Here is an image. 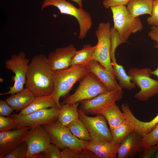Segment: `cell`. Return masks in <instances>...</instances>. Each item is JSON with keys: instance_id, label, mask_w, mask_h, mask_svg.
Wrapping results in <instances>:
<instances>
[{"instance_id": "e575fe53", "label": "cell", "mask_w": 158, "mask_h": 158, "mask_svg": "<svg viewBox=\"0 0 158 158\" xmlns=\"http://www.w3.org/2000/svg\"><path fill=\"white\" fill-rule=\"evenodd\" d=\"M147 22L152 26H158V0H153L151 14L147 18Z\"/></svg>"}, {"instance_id": "3957f363", "label": "cell", "mask_w": 158, "mask_h": 158, "mask_svg": "<svg viewBox=\"0 0 158 158\" xmlns=\"http://www.w3.org/2000/svg\"><path fill=\"white\" fill-rule=\"evenodd\" d=\"M109 91L100 80L93 73L89 71L80 80L79 85L75 92L68 96L60 104L61 105L80 102Z\"/></svg>"}, {"instance_id": "7bdbcfd3", "label": "cell", "mask_w": 158, "mask_h": 158, "mask_svg": "<svg viewBox=\"0 0 158 158\" xmlns=\"http://www.w3.org/2000/svg\"><path fill=\"white\" fill-rule=\"evenodd\" d=\"M157 27L158 28V26Z\"/></svg>"}, {"instance_id": "44dd1931", "label": "cell", "mask_w": 158, "mask_h": 158, "mask_svg": "<svg viewBox=\"0 0 158 158\" xmlns=\"http://www.w3.org/2000/svg\"><path fill=\"white\" fill-rule=\"evenodd\" d=\"M101 114L106 118L109 125L110 130L117 127L126 119L123 112L116 103L103 109L96 111L95 114Z\"/></svg>"}, {"instance_id": "52a82bcc", "label": "cell", "mask_w": 158, "mask_h": 158, "mask_svg": "<svg viewBox=\"0 0 158 158\" xmlns=\"http://www.w3.org/2000/svg\"><path fill=\"white\" fill-rule=\"evenodd\" d=\"M151 69L148 68L133 67L128 71L132 82L140 89L135 98L139 101H146L158 94V80L151 77Z\"/></svg>"}, {"instance_id": "83f0119b", "label": "cell", "mask_w": 158, "mask_h": 158, "mask_svg": "<svg viewBox=\"0 0 158 158\" xmlns=\"http://www.w3.org/2000/svg\"><path fill=\"white\" fill-rule=\"evenodd\" d=\"M66 126L73 135L80 140L87 142L92 140L86 127L79 118Z\"/></svg>"}, {"instance_id": "484cf974", "label": "cell", "mask_w": 158, "mask_h": 158, "mask_svg": "<svg viewBox=\"0 0 158 158\" xmlns=\"http://www.w3.org/2000/svg\"><path fill=\"white\" fill-rule=\"evenodd\" d=\"M96 46L90 44L84 45L80 50L76 51L71 63V66L87 64L93 59Z\"/></svg>"}, {"instance_id": "8fae6325", "label": "cell", "mask_w": 158, "mask_h": 158, "mask_svg": "<svg viewBox=\"0 0 158 158\" xmlns=\"http://www.w3.org/2000/svg\"><path fill=\"white\" fill-rule=\"evenodd\" d=\"M79 118L86 127L92 140L97 141L110 142L112 138L105 117L101 114L95 117L88 116L78 109Z\"/></svg>"}, {"instance_id": "ffe728a7", "label": "cell", "mask_w": 158, "mask_h": 158, "mask_svg": "<svg viewBox=\"0 0 158 158\" xmlns=\"http://www.w3.org/2000/svg\"><path fill=\"white\" fill-rule=\"evenodd\" d=\"M35 97L30 91L25 88L19 92L11 95L5 101L14 110L19 111L28 106Z\"/></svg>"}, {"instance_id": "836d02e7", "label": "cell", "mask_w": 158, "mask_h": 158, "mask_svg": "<svg viewBox=\"0 0 158 158\" xmlns=\"http://www.w3.org/2000/svg\"><path fill=\"white\" fill-rule=\"evenodd\" d=\"M56 145L51 143L43 152L44 158H61V151Z\"/></svg>"}, {"instance_id": "4fadbf2b", "label": "cell", "mask_w": 158, "mask_h": 158, "mask_svg": "<svg viewBox=\"0 0 158 158\" xmlns=\"http://www.w3.org/2000/svg\"><path fill=\"white\" fill-rule=\"evenodd\" d=\"M25 141L28 146L26 158H32L35 155L43 152L52 143L42 125L31 128Z\"/></svg>"}, {"instance_id": "d6986e66", "label": "cell", "mask_w": 158, "mask_h": 158, "mask_svg": "<svg viewBox=\"0 0 158 158\" xmlns=\"http://www.w3.org/2000/svg\"><path fill=\"white\" fill-rule=\"evenodd\" d=\"M121 108L126 119L133 126L134 131L142 136L149 133L158 123V114L150 121L143 122L139 120L134 115L127 104H123Z\"/></svg>"}, {"instance_id": "277c9868", "label": "cell", "mask_w": 158, "mask_h": 158, "mask_svg": "<svg viewBox=\"0 0 158 158\" xmlns=\"http://www.w3.org/2000/svg\"><path fill=\"white\" fill-rule=\"evenodd\" d=\"M49 6L56 7L60 13L74 17L79 25L78 39L82 40L85 37L92 24V17L89 13L83 8H77L66 0H44L41 9L42 10Z\"/></svg>"}, {"instance_id": "b9f144b4", "label": "cell", "mask_w": 158, "mask_h": 158, "mask_svg": "<svg viewBox=\"0 0 158 158\" xmlns=\"http://www.w3.org/2000/svg\"><path fill=\"white\" fill-rule=\"evenodd\" d=\"M157 147V153L155 155L154 158H158V143L156 145Z\"/></svg>"}, {"instance_id": "30bf717a", "label": "cell", "mask_w": 158, "mask_h": 158, "mask_svg": "<svg viewBox=\"0 0 158 158\" xmlns=\"http://www.w3.org/2000/svg\"><path fill=\"white\" fill-rule=\"evenodd\" d=\"M59 110L57 106H55L26 115L13 113L10 116L16 122L20 128L28 127L32 128L56 122L58 120Z\"/></svg>"}, {"instance_id": "8d00e7d4", "label": "cell", "mask_w": 158, "mask_h": 158, "mask_svg": "<svg viewBox=\"0 0 158 158\" xmlns=\"http://www.w3.org/2000/svg\"><path fill=\"white\" fill-rule=\"evenodd\" d=\"M14 110L5 100H0V116H9Z\"/></svg>"}, {"instance_id": "5bb4252c", "label": "cell", "mask_w": 158, "mask_h": 158, "mask_svg": "<svg viewBox=\"0 0 158 158\" xmlns=\"http://www.w3.org/2000/svg\"><path fill=\"white\" fill-rule=\"evenodd\" d=\"M30 127H22L13 130L0 132V158L26 141Z\"/></svg>"}, {"instance_id": "9a60e30c", "label": "cell", "mask_w": 158, "mask_h": 158, "mask_svg": "<svg viewBox=\"0 0 158 158\" xmlns=\"http://www.w3.org/2000/svg\"><path fill=\"white\" fill-rule=\"evenodd\" d=\"M77 50L74 45L57 48L49 54L47 58L54 71L67 68L71 66L72 60Z\"/></svg>"}, {"instance_id": "d6a6232c", "label": "cell", "mask_w": 158, "mask_h": 158, "mask_svg": "<svg viewBox=\"0 0 158 158\" xmlns=\"http://www.w3.org/2000/svg\"><path fill=\"white\" fill-rule=\"evenodd\" d=\"M20 127L16 122L10 116H0V132L17 129Z\"/></svg>"}, {"instance_id": "f546056e", "label": "cell", "mask_w": 158, "mask_h": 158, "mask_svg": "<svg viewBox=\"0 0 158 158\" xmlns=\"http://www.w3.org/2000/svg\"><path fill=\"white\" fill-rule=\"evenodd\" d=\"M142 136L141 147L142 149L156 145L158 143V123L150 132Z\"/></svg>"}, {"instance_id": "7c38bea8", "label": "cell", "mask_w": 158, "mask_h": 158, "mask_svg": "<svg viewBox=\"0 0 158 158\" xmlns=\"http://www.w3.org/2000/svg\"><path fill=\"white\" fill-rule=\"evenodd\" d=\"M123 93L122 90H114L101 94L92 99L80 102L78 109L87 115L95 114L96 111L120 100Z\"/></svg>"}, {"instance_id": "f35d334b", "label": "cell", "mask_w": 158, "mask_h": 158, "mask_svg": "<svg viewBox=\"0 0 158 158\" xmlns=\"http://www.w3.org/2000/svg\"><path fill=\"white\" fill-rule=\"evenodd\" d=\"M148 36L152 40L156 42V44L158 46V28L155 26H152L148 33Z\"/></svg>"}, {"instance_id": "4dcf8cb0", "label": "cell", "mask_w": 158, "mask_h": 158, "mask_svg": "<svg viewBox=\"0 0 158 158\" xmlns=\"http://www.w3.org/2000/svg\"><path fill=\"white\" fill-rule=\"evenodd\" d=\"M111 42V62L116 61L115 52L117 48L120 44L124 43L120 38L117 31L113 27L110 30Z\"/></svg>"}, {"instance_id": "ac0fdd59", "label": "cell", "mask_w": 158, "mask_h": 158, "mask_svg": "<svg viewBox=\"0 0 158 158\" xmlns=\"http://www.w3.org/2000/svg\"><path fill=\"white\" fill-rule=\"evenodd\" d=\"M119 145L112 141L99 142L92 140L84 149L93 152L98 158H115Z\"/></svg>"}, {"instance_id": "9c48e42d", "label": "cell", "mask_w": 158, "mask_h": 158, "mask_svg": "<svg viewBox=\"0 0 158 158\" xmlns=\"http://www.w3.org/2000/svg\"><path fill=\"white\" fill-rule=\"evenodd\" d=\"M30 60L26 58L25 53L20 51L18 54L12 55L9 59L5 61V67L14 73L13 86L10 87L9 91L1 93L0 95L13 94L22 90L26 80V75Z\"/></svg>"}, {"instance_id": "4316f807", "label": "cell", "mask_w": 158, "mask_h": 158, "mask_svg": "<svg viewBox=\"0 0 158 158\" xmlns=\"http://www.w3.org/2000/svg\"><path fill=\"white\" fill-rule=\"evenodd\" d=\"M134 131L132 124L126 119L117 127L110 130L112 141L116 145H120L130 133Z\"/></svg>"}, {"instance_id": "74e56055", "label": "cell", "mask_w": 158, "mask_h": 158, "mask_svg": "<svg viewBox=\"0 0 158 158\" xmlns=\"http://www.w3.org/2000/svg\"><path fill=\"white\" fill-rule=\"evenodd\" d=\"M143 152L139 156L140 158H150L154 157L157 151L156 145L143 149Z\"/></svg>"}, {"instance_id": "60d3db41", "label": "cell", "mask_w": 158, "mask_h": 158, "mask_svg": "<svg viewBox=\"0 0 158 158\" xmlns=\"http://www.w3.org/2000/svg\"><path fill=\"white\" fill-rule=\"evenodd\" d=\"M76 3L80 8H83L82 0H71Z\"/></svg>"}, {"instance_id": "d4e9b609", "label": "cell", "mask_w": 158, "mask_h": 158, "mask_svg": "<svg viewBox=\"0 0 158 158\" xmlns=\"http://www.w3.org/2000/svg\"><path fill=\"white\" fill-rule=\"evenodd\" d=\"M112 64L115 78L118 81L121 88L130 90L135 88L136 85L132 82L131 77L127 74L123 66L116 61Z\"/></svg>"}, {"instance_id": "7a4b0ae2", "label": "cell", "mask_w": 158, "mask_h": 158, "mask_svg": "<svg viewBox=\"0 0 158 158\" xmlns=\"http://www.w3.org/2000/svg\"><path fill=\"white\" fill-rule=\"evenodd\" d=\"M89 71L87 64L71 66L68 68L54 71V88L51 95L59 109L60 98L65 99L75 84L81 80Z\"/></svg>"}, {"instance_id": "1f68e13d", "label": "cell", "mask_w": 158, "mask_h": 158, "mask_svg": "<svg viewBox=\"0 0 158 158\" xmlns=\"http://www.w3.org/2000/svg\"><path fill=\"white\" fill-rule=\"evenodd\" d=\"M27 150V145L25 141L11 151L3 158H26Z\"/></svg>"}, {"instance_id": "cb8c5ba5", "label": "cell", "mask_w": 158, "mask_h": 158, "mask_svg": "<svg viewBox=\"0 0 158 158\" xmlns=\"http://www.w3.org/2000/svg\"><path fill=\"white\" fill-rule=\"evenodd\" d=\"M80 102L61 105L59 110L58 120L63 125L66 126L78 118V108Z\"/></svg>"}, {"instance_id": "7402d4cb", "label": "cell", "mask_w": 158, "mask_h": 158, "mask_svg": "<svg viewBox=\"0 0 158 158\" xmlns=\"http://www.w3.org/2000/svg\"><path fill=\"white\" fill-rule=\"evenodd\" d=\"M57 106L55 100L52 96L36 97L27 107L20 111V115L28 114L35 111L45 109Z\"/></svg>"}, {"instance_id": "e0dca14e", "label": "cell", "mask_w": 158, "mask_h": 158, "mask_svg": "<svg viewBox=\"0 0 158 158\" xmlns=\"http://www.w3.org/2000/svg\"><path fill=\"white\" fill-rule=\"evenodd\" d=\"M87 64L89 71L93 73L109 91L122 90L117 82L114 75L100 63L92 59Z\"/></svg>"}, {"instance_id": "6da1fadb", "label": "cell", "mask_w": 158, "mask_h": 158, "mask_svg": "<svg viewBox=\"0 0 158 158\" xmlns=\"http://www.w3.org/2000/svg\"><path fill=\"white\" fill-rule=\"evenodd\" d=\"M54 75L47 57L43 54L36 55L28 65L25 88L35 97L51 95L54 88Z\"/></svg>"}, {"instance_id": "2e32d148", "label": "cell", "mask_w": 158, "mask_h": 158, "mask_svg": "<svg viewBox=\"0 0 158 158\" xmlns=\"http://www.w3.org/2000/svg\"><path fill=\"white\" fill-rule=\"evenodd\" d=\"M142 136L134 131L130 133L122 141L118 149V158H132L142 151Z\"/></svg>"}, {"instance_id": "ba28073f", "label": "cell", "mask_w": 158, "mask_h": 158, "mask_svg": "<svg viewBox=\"0 0 158 158\" xmlns=\"http://www.w3.org/2000/svg\"><path fill=\"white\" fill-rule=\"evenodd\" d=\"M110 26L109 22L99 24L95 31L97 43L95 45L93 59L100 63L114 75L110 54Z\"/></svg>"}, {"instance_id": "d590c367", "label": "cell", "mask_w": 158, "mask_h": 158, "mask_svg": "<svg viewBox=\"0 0 158 158\" xmlns=\"http://www.w3.org/2000/svg\"><path fill=\"white\" fill-rule=\"evenodd\" d=\"M130 0H103V5L106 8L120 6H126Z\"/></svg>"}, {"instance_id": "f1b7e54d", "label": "cell", "mask_w": 158, "mask_h": 158, "mask_svg": "<svg viewBox=\"0 0 158 158\" xmlns=\"http://www.w3.org/2000/svg\"><path fill=\"white\" fill-rule=\"evenodd\" d=\"M61 150V158H98L93 152L85 149L78 151L67 148Z\"/></svg>"}, {"instance_id": "8992f818", "label": "cell", "mask_w": 158, "mask_h": 158, "mask_svg": "<svg viewBox=\"0 0 158 158\" xmlns=\"http://www.w3.org/2000/svg\"><path fill=\"white\" fill-rule=\"evenodd\" d=\"M43 126L49 134L52 143L61 150L68 148L80 151L89 142L75 136L66 126L62 125L58 120L52 124Z\"/></svg>"}, {"instance_id": "ab89813d", "label": "cell", "mask_w": 158, "mask_h": 158, "mask_svg": "<svg viewBox=\"0 0 158 158\" xmlns=\"http://www.w3.org/2000/svg\"><path fill=\"white\" fill-rule=\"evenodd\" d=\"M154 47L158 50V46L155 44ZM152 75H155L158 77V67L156 69L153 71H152L151 72Z\"/></svg>"}, {"instance_id": "5b68a950", "label": "cell", "mask_w": 158, "mask_h": 158, "mask_svg": "<svg viewBox=\"0 0 158 158\" xmlns=\"http://www.w3.org/2000/svg\"><path fill=\"white\" fill-rule=\"evenodd\" d=\"M112 14L114 28L117 31L124 43L127 41L131 34L141 31L143 26L140 19L134 18L129 14L125 6L110 8Z\"/></svg>"}, {"instance_id": "603a6c76", "label": "cell", "mask_w": 158, "mask_h": 158, "mask_svg": "<svg viewBox=\"0 0 158 158\" xmlns=\"http://www.w3.org/2000/svg\"><path fill=\"white\" fill-rule=\"evenodd\" d=\"M153 0H130L126 6L127 10L133 17L148 14L151 16Z\"/></svg>"}]
</instances>
